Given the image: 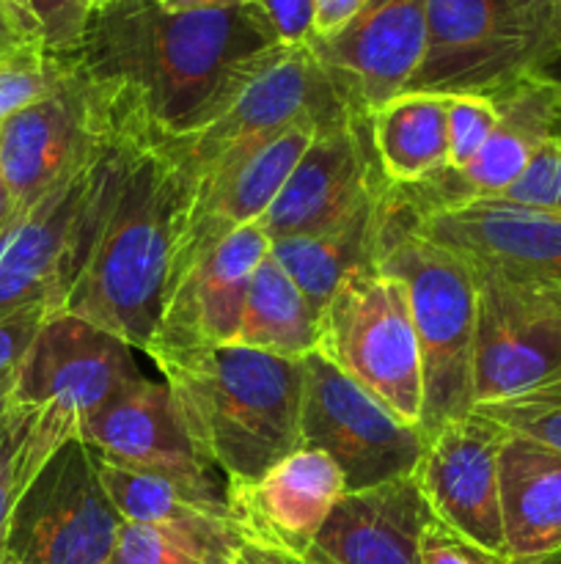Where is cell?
Masks as SVG:
<instances>
[{
	"label": "cell",
	"instance_id": "f1b7e54d",
	"mask_svg": "<svg viewBox=\"0 0 561 564\" xmlns=\"http://www.w3.org/2000/svg\"><path fill=\"white\" fill-rule=\"evenodd\" d=\"M473 411L495 422L509 435H520V438L561 452V380L528 391V394L512 397V400L476 405Z\"/></svg>",
	"mask_w": 561,
	"mask_h": 564
},
{
	"label": "cell",
	"instance_id": "d590c367",
	"mask_svg": "<svg viewBox=\"0 0 561 564\" xmlns=\"http://www.w3.org/2000/svg\"><path fill=\"white\" fill-rule=\"evenodd\" d=\"M501 198L526 207L548 209L561 215V152L553 143H544L526 169V174L509 187Z\"/></svg>",
	"mask_w": 561,
	"mask_h": 564
},
{
	"label": "cell",
	"instance_id": "ee69618b",
	"mask_svg": "<svg viewBox=\"0 0 561 564\" xmlns=\"http://www.w3.org/2000/svg\"><path fill=\"white\" fill-rule=\"evenodd\" d=\"M284 556V554H280ZM286 560V564H333L330 560H324L322 554H319V551H308V554H302V556H284Z\"/></svg>",
	"mask_w": 561,
	"mask_h": 564
},
{
	"label": "cell",
	"instance_id": "4fadbf2b",
	"mask_svg": "<svg viewBox=\"0 0 561 564\" xmlns=\"http://www.w3.org/2000/svg\"><path fill=\"white\" fill-rule=\"evenodd\" d=\"M410 215L416 235L449 248L468 268L561 295V215L506 198H462Z\"/></svg>",
	"mask_w": 561,
	"mask_h": 564
},
{
	"label": "cell",
	"instance_id": "e575fe53",
	"mask_svg": "<svg viewBox=\"0 0 561 564\" xmlns=\"http://www.w3.org/2000/svg\"><path fill=\"white\" fill-rule=\"evenodd\" d=\"M50 314L47 303L38 301L0 317V397L14 394L22 361Z\"/></svg>",
	"mask_w": 561,
	"mask_h": 564
},
{
	"label": "cell",
	"instance_id": "8992f818",
	"mask_svg": "<svg viewBox=\"0 0 561 564\" xmlns=\"http://www.w3.org/2000/svg\"><path fill=\"white\" fill-rule=\"evenodd\" d=\"M402 422L421 427L424 367L410 297L377 264L352 270L319 314L317 350Z\"/></svg>",
	"mask_w": 561,
	"mask_h": 564
},
{
	"label": "cell",
	"instance_id": "d6986e66",
	"mask_svg": "<svg viewBox=\"0 0 561 564\" xmlns=\"http://www.w3.org/2000/svg\"><path fill=\"white\" fill-rule=\"evenodd\" d=\"M319 119H300L273 135L231 152L223 163L215 165L204 180H198V198L176 257L170 284L198 253L212 248L234 229L258 224L306 149L317 135ZM170 290V286H168Z\"/></svg>",
	"mask_w": 561,
	"mask_h": 564
},
{
	"label": "cell",
	"instance_id": "44dd1931",
	"mask_svg": "<svg viewBox=\"0 0 561 564\" xmlns=\"http://www.w3.org/2000/svg\"><path fill=\"white\" fill-rule=\"evenodd\" d=\"M77 438L97 457L119 466L187 482H226L193 446L163 380L138 378L86 419Z\"/></svg>",
	"mask_w": 561,
	"mask_h": 564
},
{
	"label": "cell",
	"instance_id": "ac0fdd59",
	"mask_svg": "<svg viewBox=\"0 0 561 564\" xmlns=\"http://www.w3.org/2000/svg\"><path fill=\"white\" fill-rule=\"evenodd\" d=\"M267 253L270 237L262 224L240 226L198 253L170 284L146 356L231 345L240 328L248 286Z\"/></svg>",
	"mask_w": 561,
	"mask_h": 564
},
{
	"label": "cell",
	"instance_id": "9a60e30c",
	"mask_svg": "<svg viewBox=\"0 0 561 564\" xmlns=\"http://www.w3.org/2000/svg\"><path fill=\"white\" fill-rule=\"evenodd\" d=\"M509 433L476 411L427 435L416 479L438 521L471 543L506 556L501 518V449Z\"/></svg>",
	"mask_w": 561,
	"mask_h": 564
},
{
	"label": "cell",
	"instance_id": "30bf717a",
	"mask_svg": "<svg viewBox=\"0 0 561 564\" xmlns=\"http://www.w3.org/2000/svg\"><path fill=\"white\" fill-rule=\"evenodd\" d=\"M300 446L324 452L350 494L416 474L427 435L311 352L302 358Z\"/></svg>",
	"mask_w": 561,
	"mask_h": 564
},
{
	"label": "cell",
	"instance_id": "7bdbcfd3",
	"mask_svg": "<svg viewBox=\"0 0 561 564\" xmlns=\"http://www.w3.org/2000/svg\"><path fill=\"white\" fill-rule=\"evenodd\" d=\"M548 141L561 152V88H559V97H556V102H553V110H550Z\"/></svg>",
	"mask_w": 561,
	"mask_h": 564
},
{
	"label": "cell",
	"instance_id": "3957f363",
	"mask_svg": "<svg viewBox=\"0 0 561 564\" xmlns=\"http://www.w3.org/2000/svg\"><path fill=\"white\" fill-rule=\"evenodd\" d=\"M198 455L226 485L253 482L300 449L302 361L242 345L152 358Z\"/></svg>",
	"mask_w": 561,
	"mask_h": 564
},
{
	"label": "cell",
	"instance_id": "ba28073f",
	"mask_svg": "<svg viewBox=\"0 0 561 564\" xmlns=\"http://www.w3.org/2000/svg\"><path fill=\"white\" fill-rule=\"evenodd\" d=\"M550 64L515 0H427V50L407 91L498 99Z\"/></svg>",
	"mask_w": 561,
	"mask_h": 564
},
{
	"label": "cell",
	"instance_id": "7dc6e473",
	"mask_svg": "<svg viewBox=\"0 0 561 564\" xmlns=\"http://www.w3.org/2000/svg\"><path fill=\"white\" fill-rule=\"evenodd\" d=\"M553 42L561 58V0H553Z\"/></svg>",
	"mask_w": 561,
	"mask_h": 564
},
{
	"label": "cell",
	"instance_id": "c3c4849f",
	"mask_svg": "<svg viewBox=\"0 0 561 564\" xmlns=\"http://www.w3.org/2000/svg\"><path fill=\"white\" fill-rule=\"evenodd\" d=\"M512 562H515V560H512ZM515 564H561V554L539 556V560H526V562H515Z\"/></svg>",
	"mask_w": 561,
	"mask_h": 564
},
{
	"label": "cell",
	"instance_id": "ab89813d",
	"mask_svg": "<svg viewBox=\"0 0 561 564\" xmlns=\"http://www.w3.org/2000/svg\"><path fill=\"white\" fill-rule=\"evenodd\" d=\"M515 6L522 11V17L534 28V33L542 39V44L550 50L553 61L559 58V50H556L553 42V0H515Z\"/></svg>",
	"mask_w": 561,
	"mask_h": 564
},
{
	"label": "cell",
	"instance_id": "5b68a950",
	"mask_svg": "<svg viewBox=\"0 0 561 564\" xmlns=\"http://www.w3.org/2000/svg\"><path fill=\"white\" fill-rule=\"evenodd\" d=\"M377 268L396 275L410 297L421 345V433L473 411L476 279L457 253L413 231L407 204L385 187Z\"/></svg>",
	"mask_w": 561,
	"mask_h": 564
},
{
	"label": "cell",
	"instance_id": "bcb514c9",
	"mask_svg": "<svg viewBox=\"0 0 561 564\" xmlns=\"http://www.w3.org/2000/svg\"><path fill=\"white\" fill-rule=\"evenodd\" d=\"M11 213H14V204H11L6 185H3V182H0V226H3L6 220H9Z\"/></svg>",
	"mask_w": 561,
	"mask_h": 564
},
{
	"label": "cell",
	"instance_id": "4316f807",
	"mask_svg": "<svg viewBox=\"0 0 561 564\" xmlns=\"http://www.w3.org/2000/svg\"><path fill=\"white\" fill-rule=\"evenodd\" d=\"M374 160L391 187H416L449 169L446 97L405 91L366 116Z\"/></svg>",
	"mask_w": 561,
	"mask_h": 564
},
{
	"label": "cell",
	"instance_id": "5bb4252c",
	"mask_svg": "<svg viewBox=\"0 0 561 564\" xmlns=\"http://www.w3.org/2000/svg\"><path fill=\"white\" fill-rule=\"evenodd\" d=\"M350 113L366 119L407 91L427 50V0H369L346 25L308 42Z\"/></svg>",
	"mask_w": 561,
	"mask_h": 564
},
{
	"label": "cell",
	"instance_id": "83f0119b",
	"mask_svg": "<svg viewBox=\"0 0 561 564\" xmlns=\"http://www.w3.org/2000/svg\"><path fill=\"white\" fill-rule=\"evenodd\" d=\"M319 317L273 257H264L248 286L240 328L231 345L302 361L317 350Z\"/></svg>",
	"mask_w": 561,
	"mask_h": 564
},
{
	"label": "cell",
	"instance_id": "7402d4cb",
	"mask_svg": "<svg viewBox=\"0 0 561 564\" xmlns=\"http://www.w3.org/2000/svg\"><path fill=\"white\" fill-rule=\"evenodd\" d=\"M94 460L121 521L174 532L220 564H234L245 538L231 516L226 482H187L168 474L108 463L97 455Z\"/></svg>",
	"mask_w": 561,
	"mask_h": 564
},
{
	"label": "cell",
	"instance_id": "2e32d148",
	"mask_svg": "<svg viewBox=\"0 0 561 564\" xmlns=\"http://www.w3.org/2000/svg\"><path fill=\"white\" fill-rule=\"evenodd\" d=\"M108 130L110 119L102 102L72 64L53 91L0 124V182L14 209L28 207L69 174Z\"/></svg>",
	"mask_w": 561,
	"mask_h": 564
},
{
	"label": "cell",
	"instance_id": "681fc988",
	"mask_svg": "<svg viewBox=\"0 0 561 564\" xmlns=\"http://www.w3.org/2000/svg\"><path fill=\"white\" fill-rule=\"evenodd\" d=\"M108 3H113V0H94V6H97V9L99 6H108Z\"/></svg>",
	"mask_w": 561,
	"mask_h": 564
},
{
	"label": "cell",
	"instance_id": "60d3db41",
	"mask_svg": "<svg viewBox=\"0 0 561 564\" xmlns=\"http://www.w3.org/2000/svg\"><path fill=\"white\" fill-rule=\"evenodd\" d=\"M170 11H207V9H237V6H251L256 0H160Z\"/></svg>",
	"mask_w": 561,
	"mask_h": 564
},
{
	"label": "cell",
	"instance_id": "f6af8a7d",
	"mask_svg": "<svg viewBox=\"0 0 561 564\" xmlns=\"http://www.w3.org/2000/svg\"><path fill=\"white\" fill-rule=\"evenodd\" d=\"M11 413H14V402H11V394L0 397V435H3L6 427H9Z\"/></svg>",
	"mask_w": 561,
	"mask_h": 564
},
{
	"label": "cell",
	"instance_id": "7a4b0ae2",
	"mask_svg": "<svg viewBox=\"0 0 561 564\" xmlns=\"http://www.w3.org/2000/svg\"><path fill=\"white\" fill-rule=\"evenodd\" d=\"M198 198V176L163 138L132 143L124 180L61 312L146 352Z\"/></svg>",
	"mask_w": 561,
	"mask_h": 564
},
{
	"label": "cell",
	"instance_id": "f546056e",
	"mask_svg": "<svg viewBox=\"0 0 561 564\" xmlns=\"http://www.w3.org/2000/svg\"><path fill=\"white\" fill-rule=\"evenodd\" d=\"M69 69L72 58H55L42 47L0 61V124L33 99L53 91Z\"/></svg>",
	"mask_w": 561,
	"mask_h": 564
},
{
	"label": "cell",
	"instance_id": "4dcf8cb0",
	"mask_svg": "<svg viewBox=\"0 0 561 564\" xmlns=\"http://www.w3.org/2000/svg\"><path fill=\"white\" fill-rule=\"evenodd\" d=\"M501 110L495 99L479 94L446 97V135H449V169L462 171L490 141L498 127Z\"/></svg>",
	"mask_w": 561,
	"mask_h": 564
},
{
	"label": "cell",
	"instance_id": "277c9868",
	"mask_svg": "<svg viewBox=\"0 0 561 564\" xmlns=\"http://www.w3.org/2000/svg\"><path fill=\"white\" fill-rule=\"evenodd\" d=\"M108 119V135L69 174L0 226V317L38 301L58 314L75 286L124 180L132 143L152 135L127 119Z\"/></svg>",
	"mask_w": 561,
	"mask_h": 564
},
{
	"label": "cell",
	"instance_id": "603a6c76",
	"mask_svg": "<svg viewBox=\"0 0 561 564\" xmlns=\"http://www.w3.org/2000/svg\"><path fill=\"white\" fill-rule=\"evenodd\" d=\"M429 518L416 474L350 490L330 512L314 551L333 564H424L421 532Z\"/></svg>",
	"mask_w": 561,
	"mask_h": 564
},
{
	"label": "cell",
	"instance_id": "52a82bcc",
	"mask_svg": "<svg viewBox=\"0 0 561 564\" xmlns=\"http://www.w3.org/2000/svg\"><path fill=\"white\" fill-rule=\"evenodd\" d=\"M350 113L308 44H273L237 69L201 119L165 138L187 169L204 180L231 152L300 119L330 121Z\"/></svg>",
	"mask_w": 561,
	"mask_h": 564
},
{
	"label": "cell",
	"instance_id": "f35d334b",
	"mask_svg": "<svg viewBox=\"0 0 561 564\" xmlns=\"http://www.w3.org/2000/svg\"><path fill=\"white\" fill-rule=\"evenodd\" d=\"M314 3H317L314 36H330L341 25H346L369 0H314Z\"/></svg>",
	"mask_w": 561,
	"mask_h": 564
},
{
	"label": "cell",
	"instance_id": "74e56055",
	"mask_svg": "<svg viewBox=\"0 0 561 564\" xmlns=\"http://www.w3.org/2000/svg\"><path fill=\"white\" fill-rule=\"evenodd\" d=\"M256 9L278 44H308L314 39V0H256Z\"/></svg>",
	"mask_w": 561,
	"mask_h": 564
},
{
	"label": "cell",
	"instance_id": "8fae6325",
	"mask_svg": "<svg viewBox=\"0 0 561 564\" xmlns=\"http://www.w3.org/2000/svg\"><path fill=\"white\" fill-rule=\"evenodd\" d=\"M473 408L559 383L561 295L490 270H473Z\"/></svg>",
	"mask_w": 561,
	"mask_h": 564
},
{
	"label": "cell",
	"instance_id": "484cf974",
	"mask_svg": "<svg viewBox=\"0 0 561 564\" xmlns=\"http://www.w3.org/2000/svg\"><path fill=\"white\" fill-rule=\"evenodd\" d=\"M385 187L330 229L270 242V257L289 273L317 317L352 270L377 264Z\"/></svg>",
	"mask_w": 561,
	"mask_h": 564
},
{
	"label": "cell",
	"instance_id": "d4e9b609",
	"mask_svg": "<svg viewBox=\"0 0 561 564\" xmlns=\"http://www.w3.org/2000/svg\"><path fill=\"white\" fill-rule=\"evenodd\" d=\"M561 80L553 75H528L512 91L495 99L501 110L482 152L457 171L468 198H501L531 165L548 143L550 110L559 97Z\"/></svg>",
	"mask_w": 561,
	"mask_h": 564
},
{
	"label": "cell",
	"instance_id": "1f68e13d",
	"mask_svg": "<svg viewBox=\"0 0 561 564\" xmlns=\"http://www.w3.org/2000/svg\"><path fill=\"white\" fill-rule=\"evenodd\" d=\"M36 25L42 47L55 58H75L94 17V0H14Z\"/></svg>",
	"mask_w": 561,
	"mask_h": 564
},
{
	"label": "cell",
	"instance_id": "6da1fadb",
	"mask_svg": "<svg viewBox=\"0 0 561 564\" xmlns=\"http://www.w3.org/2000/svg\"><path fill=\"white\" fill-rule=\"evenodd\" d=\"M273 44L256 3L170 11L160 0H113L94 9L72 64L110 113L165 141L190 130L237 69Z\"/></svg>",
	"mask_w": 561,
	"mask_h": 564
},
{
	"label": "cell",
	"instance_id": "cb8c5ba5",
	"mask_svg": "<svg viewBox=\"0 0 561 564\" xmlns=\"http://www.w3.org/2000/svg\"><path fill=\"white\" fill-rule=\"evenodd\" d=\"M501 518L515 562L561 554V452L509 435L501 449Z\"/></svg>",
	"mask_w": 561,
	"mask_h": 564
},
{
	"label": "cell",
	"instance_id": "d6a6232c",
	"mask_svg": "<svg viewBox=\"0 0 561 564\" xmlns=\"http://www.w3.org/2000/svg\"><path fill=\"white\" fill-rule=\"evenodd\" d=\"M108 564H220L218 560L165 529L124 521Z\"/></svg>",
	"mask_w": 561,
	"mask_h": 564
},
{
	"label": "cell",
	"instance_id": "ffe728a7",
	"mask_svg": "<svg viewBox=\"0 0 561 564\" xmlns=\"http://www.w3.org/2000/svg\"><path fill=\"white\" fill-rule=\"evenodd\" d=\"M226 494L245 543L302 556L344 499L346 482L324 452L300 446L253 482L226 485Z\"/></svg>",
	"mask_w": 561,
	"mask_h": 564
},
{
	"label": "cell",
	"instance_id": "9c48e42d",
	"mask_svg": "<svg viewBox=\"0 0 561 564\" xmlns=\"http://www.w3.org/2000/svg\"><path fill=\"white\" fill-rule=\"evenodd\" d=\"M121 523L91 449L75 438L22 490L0 564H108Z\"/></svg>",
	"mask_w": 561,
	"mask_h": 564
},
{
	"label": "cell",
	"instance_id": "e0dca14e",
	"mask_svg": "<svg viewBox=\"0 0 561 564\" xmlns=\"http://www.w3.org/2000/svg\"><path fill=\"white\" fill-rule=\"evenodd\" d=\"M383 187L366 119L344 113L319 124L311 147L258 224L270 242L314 235L344 220Z\"/></svg>",
	"mask_w": 561,
	"mask_h": 564
},
{
	"label": "cell",
	"instance_id": "b9f144b4",
	"mask_svg": "<svg viewBox=\"0 0 561 564\" xmlns=\"http://www.w3.org/2000/svg\"><path fill=\"white\" fill-rule=\"evenodd\" d=\"M234 564H286V560L280 554H275V551L258 549V545H251V543H242V549L237 551Z\"/></svg>",
	"mask_w": 561,
	"mask_h": 564
},
{
	"label": "cell",
	"instance_id": "836d02e7",
	"mask_svg": "<svg viewBox=\"0 0 561 564\" xmlns=\"http://www.w3.org/2000/svg\"><path fill=\"white\" fill-rule=\"evenodd\" d=\"M28 427H31V411L14 405L9 427L0 435V560H3L6 538H9L11 512H14L22 490L38 474L28 457Z\"/></svg>",
	"mask_w": 561,
	"mask_h": 564
},
{
	"label": "cell",
	"instance_id": "8d00e7d4",
	"mask_svg": "<svg viewBox=\"0 0 561 564\" xmlns=\"http://www.w3.org/2000/svg\"><path fill=\"white\" fill-rule=\"evenodd\" d=\"M421 562L424 564H515L509 556L493 554L482 545L471 543L446 527L438 518H429V523L421 532Z\"/></svg>",
	"mask_w": 561,
	"mask_h": 564
},
{
	"label": "cell",
	"instance_id": "7c38bea8",
	"mask_svg": "<svg viewBox=\"0 0 561 564\" xmlns=\"http://www.w3.org/2000/svg\"><path fill=\"white\" fill-rule=\"evenodd\" d=\"M143 378L135 347L110 330L75 317L50 314L38 328L11 402L16 408H55L82 427L99 408ZM80 435V433H77Z\"/></svg>",
	"mask_w": 561,
	"mask_h": 564
}]
</instances>
